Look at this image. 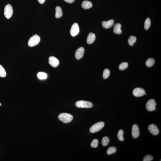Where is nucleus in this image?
Listing matches in <instances>:
<instances>
[{"mask_svg": "<svg viewBox=\"0 0 161 161\" xmlns=\"http://www.w3.org/2000/svg\"><path fill=\"white\" fill-rule=\"evenodd\" d=\"M37 76L39 79L41 80L45 79L47 77L46 73L44 72H39L38 73Z\"/></svg>", "mask_w": 161, "mask_h": 161, "instance_id": "nucleus-23", "label": "nucleus"}, {"mask_svg": "<svg viewBox=\"0 0 161 161\" xmlns=\"http://www.w3.org/2000/svg\"><path fill=\"white\" fill-rule=\"evenodd\" d=\"M79 32V25L76 23H75L72 25L70 33L71 36L74 37L77 35Z\"/></svg>", "mask_w": 161, "mask_h": 161, "instance_id": "nucleus-7", "label": "nucleus"}, {"mask_svg": "<svg viewBox=\"0 0 161 161\" xmlns=\"http://www.w3.org/2000/svg\"><path fill=\"white\" fill-rule=\"evenodd\" d=\"M93 4L91 2L88 1H83L82 4V6L83 8L87 9L92 7Z\"/></svg>", "mask_w": 161, "mask_h": 161, "instance_id": "nucleus-16", "label": "nucleus"}, {"mask_svg": "<svg viewBox=\"0 0 161 161\" xmlns=\"http://www.w3.org/2000/svg\"><path fill=\"white\" fill-rule=\"evenodd\" d=\"M148 129L152 134L154 135H157L159 133V130L157 127L154 124H152L149 125Z\"/></svg>", "mask_w": 161, "mask_h": 161, "instance_id": "nucleus-9", "label": "nucleus"}, {"mask_svg": "<svg viewBox=\"0 0 161 161\" xmlns=\"http://www.w3.org/2000/svg\"><path fill=\"white\" fill-rule=\"evenodd\" d=\"M155 62V61L153 58H149L148 59L146 62V65L147 67H150L154 65Z\"/></svg>", "mask_w": 161, "mask_h": 161, "instance_id": "nucleus-19", "label": "nucleus"}, {"mask_svg": "<svg viewBox=\"0 0 161 161\" xmlns=\"http://www.w3.org/2000/svg\"><path fill=\"white\" fill-rule=\"evenodd\" d=\"M121 25L119 23H118L115 24L113 28V31L114 33L116 34H120L122 33V31L121 30Z\"/></svg>", "mask_w": 161, "mask_h": 161, "instance_id": "nucleus-15", "label": "nucleus"}, {"mask_svg": "<svg viewBox=\"0 0 161 161\" xmlns=\"http://www.w3.org/2000/svg\"><path fill=\"white\" fill-rule=\"evenodd\" d=\"M116 149L114 147H110L107 150V154L109 155L113 154L116 153Z\"/></svg>", "mask_w": 161, "mask_h": 161, "instance_id": "nucleus-22", "label": "nucleus"}, {"mask_svg": "<svg viewBox=\"0 0 161 161\" xmlns=\"http://www.w3.org/2000/svg\"><path fill=\"white\" fill-rule=\"evenodd\" d=\"M40 38L37 34H35L31 37L29 40L28 45L29 46L32 47L37 45L40 41Z\"/></svg>", "mask_w": 161, "mask_h": 161, "instance_id": "nucleus-3", "label": "nucleus"}, {"mask_svg": "<svg viewBox=\"0 0 161 161\" xmlns=\"http://www.w3.org/2000/svg\"><path fill=\"white\" fill-rule=\"evenodd\" d=\"M145 90L139 87L135 88L133 92V95L136 97L142 96L145 95Z\"/></svg>", "mask_w": 161, "mask_h": 161, "instance_id": "nucleus-8", "label": "nucleus"}, {"mask_svg": "<svg viewBox=\"0 0 161 161\" xmlns=\"http://www.w3.org/2000/svg\"><path fill=\"white\" fill-rule=\"evenodd\" d=\"M49 63L53 67H57L59 64V61L58 59L54 56H51L49 58Z\"/></svg>", "mask_w": 161, "mask_h": 161, "instance_id": "nucleus-12", "label": "nucleus"}, {"mask_svg": "<svg viewBox=\"0 0 161 161\" xmlns=\"http://www.w3.org/2000/svg\"><path fill=\"white\" fill-rule=\"evenodd\" d=\"M98 145H99V141L97 139H95L92 141L91 146L92 148H96L98 146Z\"/></svg>", "mask_w": 161, "mask_h": 161, "instance_id": "nucleus-28", "label": "nucleus"}, {"mask_svg": "<svg viewBox=\"0 0 161 161\" xmlns=\"http://www.w3.org/2000/svg\"><path fill=\"white\" fill-rule=\"evenodd\" d=\"M110 71L108 69H106L104 70L103 73V77L104 79H107L110 75Z\"/></svg>", "mask_w": 161, "mask_h": 161, "instance_id": "nucleus-27", "label": "nucleus"}, {"mask_svg": "<svg viewBox=\"0 0 161 161\" xmlns=\"http://www.w3.org/2000/svg\"><path fill=\"white\" fill-rule=\"evenodd\" d=\"M63 13L62 8L61 7L58 6L56 8V14L55 17L56 18H59L62 16Z\"/></svg>", "mask_w": 161, "mask_h": 161, "instance_id": "nucleus-17", "label": "nucleus"}, {"mask_svg": "<svg viewBox=\"0 0 161 161\" xmlns=\"http://www.w3.org/2000/svg\"><path fill=\"white\" fill-rule=\"evenodd\" d=\"M156 104L155 101L153 99H150L146 105V107L147 110L149 111H152L156 110Z\"/></svg>", "mask_w": 161, "mask_h": 161, "instance_id": "nucleus-6", "label": "nucleus"}, {"mask_svg": "<svg viewBox=\"0 0 161 161\" xmlns=\"http://www.w3.org/2000/svg\"><path fill=\"white\" fill-rule=\"evenodd\" d=\"M76 106L79 108H90L93 106L91 102L88 101L80 100L77 101L76 103Z\"/></svg>", "mask_w": 161, "mask_h": 161, "instance_id": "nucleus-2", "label": "nucleus"}, {"mask_svg": "<svg viewBox=\"0 0 161 161\" xmlns=\"http://www.w3.org/2000/svg\"><path fill=\"white\" fill-rule=\"evenodd\" d=\"M128 67V64L126 62H124L119 65V69L120 70H123L126 69Z\"/></svg>", "mask_w": 161, "mask_h": 161, "instance_id": "nucleus-26", "label": "nucleus"}, {"mask_svg": "<svg viewBox=\"0 0 161 161\" xmlns=\"http://www.w3.org/2000/svg\"><path fill=\"white\" fill-rule=\"evenodd\" d=\"M153 158L152 156L150 155H147L143 159V161H150L153 160Z\"/></svg>", "mask_w": 161, "mask_h": 161, "instance_id": "nucleus-29", "label": "nucleus"}, {"mask_svg": "<svg viewBox=\"0 0 161 161\" xmlns=\"http://www.w3.org/2000/svg\"><path fill=\"white\" fill-rule=\"evenodd\" d=\"M136 41V38L134 36H131L128 39V42L129 45L133 46Z\"/></svg>", "mask_w": 161, "mask_h": 161, "instance_id": "nucleus-18", "label": "nucleus"}, {"mask_svg": "<svg viewBox=\"0 0 161 161\" xmlns=\"http://www.w3.org/2000/svg\"><path fill=\"white\" fill-rule=\"evenodd\" d=\"M85 49L83 47H81L77 50L75 53V56L76 59L77 60L80 59L83 56Z\"/></svg>", "mask_w": 161, "mask_h": 161, "instance_id": "nucleus-11", "label": "nucleus"}, {"mask_svg": "<svg viewBox=\"0 0 161 161\" xmlns=\"http://www.w3.org/2000/svg\"><path fill=\"white\" fill-rule=\"evenodd\" d=\"M1 105V104L0 103V106Z\"/></svg>", "mask_w": 161, "mask_h": 161, "instance_id": "nucleus-32", "label": "nucleus"}, {"mask_svg": "<svg viewBox=\"0 0 161 161\" xmlns=\"http://www.w3.org/2000/svg\"><path fill=\"white\" fill-rule=\"evenodd\" d=\"M64 0L67 3H71L74 2L75 0Z\"/></svg>", "mask_w": 161, "mask_h": 161, "instance_id": "nucleus-30", "label": "nucleus"}, {"mask_svg": "<svg viewBox=\"0 0 161 161\" xmlns=\"http://www.w3.org/2000/svg\"><path fill=\"white\" fill-rule=\"evenodd\" d=\"M139 133L138 127L136 124H134L133 125L132 128V136L134 138H137L139 136Z\"/></svg>", "mask_w": 161, "mask_h": 161, "instance_id": "nucleus-10", "label": "nucleus"}, {"mask_svg": "<svg viewBox=\"0 0 161 161\" xmlns=\"http://www.w3.org/2000/svg\"><path fill=\"white\" fill-rule=\"evenodd\" d=\"M109 142V139L107 136H105L103 138L102 141V144L103 146H106L108 145Z\"/></svg>", "mask_w": 161, "mask_h": 161, "instance_id": "nucleus-21", "label": "nucleus"}, {"mask_svg": "<svg viewBox=\"0 0 161 161\" xmlns=\"http://www.w3.org/2000/svg\"><path fill=\"white\" fill-rule=\"evenodd\" d=\"M38 0L40 3L43 4L45 2V0Z\"/></svg>", "mask_w": 161, "mask_h": 161, "instance_id": "nucleus-31", "label": "nucleus"}, {"mask_svg": "<svg viewBox=\"0 0 161 161\" xmlns=\"http://www.w3.org/2000/svg\"><path fill=\"white\" fill-rule=\"evenodd\" d=\"M105 126L103 122H101L94 124L90 128V131L91 133H95L100 130Z\"/></svg>", "mask_w": 161, "mask_h": 161, "instance_id": "nucleus-4", "label": "nucleus"}, {"mask_svg": "<svg viewBox=\"0 0 161 161\" xmlns=\"http://www.w3.org/2000/svg\"><path fill=\"white\" fill-rule=\"evenodd\" d=\"M96 39V35L94 33H90L87 36V44H91L94 42Z\"/></svg>", "mask_w": 161, "mask_h": 161, "instance_id": "nucleus-14", "label": "nucleus"}, {"mask_svg": "<svg viewBox=\"0 0 161 161\" xmlns=\"http://www.w3.org/2000/svg\"><path fill=\"white\" fill-rule=\"evenodd\" d=\"M6 76V73L2 65H0V76L1 77H4Z\"/></svg>", "mask_w": 161, "mask_h": 161, "instance_id": "nucleus-24", "label": "nucleus"}, {"mask_svg": "<svg viewBox=\"0 0 161 161\" xmlns=\"http://www.w3.org/2000/svg\"><path fill=\"white\" fill-rule=\"evenodd\" d=\"M13 7L10 4L6 5L4 9V15L7 19H9L13 15Z\"/></svg>", "mask_w": 161, "mask_h": 161, "instance_id": "nucleus-5", "label": "nucleus"}, {"mask_svg": "<svg viewBox=\"0 0 161 161\" xmlns=\"http://www.w3.org/2000/svg\"><path fill=\"white\" fill-rule=\"evenodd\" d=\"M124 132L123 130H120L118 131L117 134V137L118 139L121 141H123L124 139L123 137Z\"/></svg>", "mask_w": 161, "mask_h": 161, "instance_id": "nucleus-25", "label": "nucleus"}, {"mask_svg": "<svg viewBox=\"0 0 161 161\" xmlns=\"http://www.w3.org/2000/svg\"><path fill=\"white\" fill-rule=\"evenodd\" d=\"M58 118L60 120L64 123H69L71 122L73 119L71 115L67 113H63L59 115Z\"/></svg>", "mask_w": 161, "mask_h": 161, "instance_id": "nucleus-1", "label": "nucleus"}, {"mask_svg": "<svg viewBox=\"0 0 161 161\" xmlns=\"http://www.w3.org/2000/svg\"><path fill=\"white\" fill-rule=\"evenodd\" d=\"M151 21L149 18H148L145 20L144 24V28L146 30H148L151 25Z\"/></svg>", "mask_w": 161, "mask_h": 161, "instance_id": "nucleus-20", "label": "nucleus"}, {"mask_svg": "<svg viewBox=\"0 0 161 161\" xmlns=\"http://www.w3.org/2000/svg\"><path fill=\"white\" fill-rule=\"evenodd\" d=\"M114 23V21L113 19H111L107 21H103L102 24L104 28L108 29L113 26Z\"/></svg>", "mask_w": 161, "mask_h": 161, "instance_id": "nucleus-13", "label": "nucleus"}]
</instances>
